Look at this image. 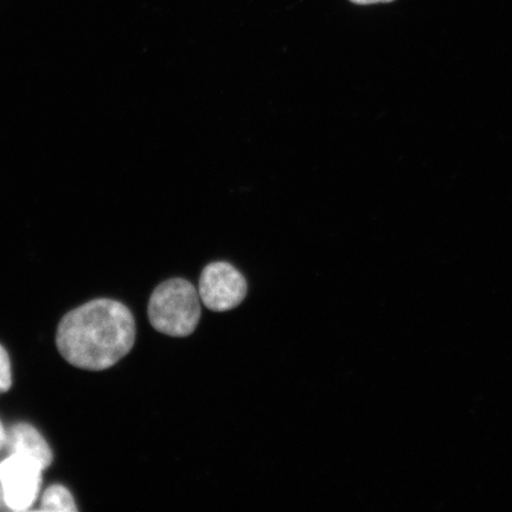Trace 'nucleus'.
I'll return each instance as SVG.
<instances>
[{
    "label": "nucleus",
    "instance_id": "nucleus-2",
    "mask_svg": "<svg viewBox=\"0 0 512 512\" xmlns=\"http://www.w3.org/2000/svg\"><path fill=\"white\" fill-rule=\"evenodd\" d=\"M200 293L190 281L175 278L164 281L150 298V323L157 331L171 337H188L201 319Z\"/></svg>",
    "mask_w": 512,
    "mask_h": 512
},
{
    "label": "nucleus",
    "instance_id": "nucleus-6",
    "mask_svg": "<svg viewBox=\"0 0 512 512\" xmlns=\"http://www.w3.org/2000/svg\"><path fill=\"white\" fill-rule=\"evenodd\" d=\"M42 511H76L74 498L72 494H70L69 490L64 488V486L56 484L51 485L44 492L42 503H41Z\"/></svg>",
    "mask_w": 512,
    "mask_h": 512
},
{
    "label": "nucleus",
    "instance_id": "nucleus-9",
    "mask_svg": "<svg viewBox=\"0 0 512 512\" xmlns=\"http://www.w3.org/2000/svg\"><path fill=\"white\" fill-rule=\"evenodd\" d=\"M6 441H8V433H6L2 421H0V451L6 446Z\"/></svg>",
    "mask_w": 512,
    "mask_h": 512
},
{
    "label": "nucleus",
    "instance_id": "nucleus-1",
    "mask_svg": "<svg viewBox=\"0 0 512 512\" xmlns=\"http://www.w3.org/2000/svg\"><path fill=\"white\" fill-rule=\"evenodd\" d=\"M136 323L128 307L112 299H96L64 316L57 328L56 345L72 366L106 370L133 348Z\"/></svg>",
    "mask_w": 512,
    "mask_h": 512
},
{
    "label": "nucleus",
    "instance_id": "nucleus-4",
    "mask_svg": "<svg viewBox=\"0 0 512 512\" xmlns=\"http://www.w3.org/2000/svg\"><path fill=\"white\" fill-rule=\"evenodd\" d=\"M247 280L228 262L217 261L204 267L198 293L210 311L236 309L247 297Z\"/></svg>",
    "mask_w": 512,
    "mask_h": 512
},
{
    "label": "nucleus",
    "instance_id": "nucleus-7",
    "mask_svg": "<svg viewBox=\"0 0 512 512\" xmlns=\"http://www.w3.org/2000/svg\"><path fill=\"white\" fill-rule=\"evenodd\" d=\"M12 384L11 362L8 351L0 345V394L8 392Z\"/></svg>",
    "mask_w": 512,
    "mask_h": 512
},
{
    "label": "nucleus",
    "instance_id": "nucleus-3",
    "mask_svg": "<svg viewBox=\"0 0 512 512\" xmlns=\"http://www.w3.org/2000/svg\"><path fill=\"white\" fill-rule=\"evenodd\" d=\"M42 466L35 459L10 454L0 463V486L6 507L25 511L32 507L40 495Z\"/></svg>",
    "mask_w": 512,
    "mask_h": 512
},
{
    "label": "nucleus",
    "instance_id": "nucleus-5",
    "mask_svg": "<svg viewBox=\"0 0 512 512\" xmlns=\"http://www.w3.org/2000/svg\"><path fill=\"white\" fill-rule=\"evenodd\" d=\"M6 446L11 454H21V456L35 459L43 470L48 469L53 463V451L46 439L34 426L25 422H19L11 427Z\"/></svg>",
    "mask_w": 512,
    "mask_h": 512
},
{
    "label": "nucleus",
    "instance_id": "nucleus-8",
    "mask_svg": "<svg viewBox=\"0 0 512 512\" xmlns=\"http://www.w3.org/2000/svg\"><path fill=\"white\" fill-rule=\"evenodd\" d=\"M350 2L358 5H371L379 3H390L394 2V0H350Z\"/></svg>",
    "mask_w": 512,
    "mask_h": 512
}]
</instances>
